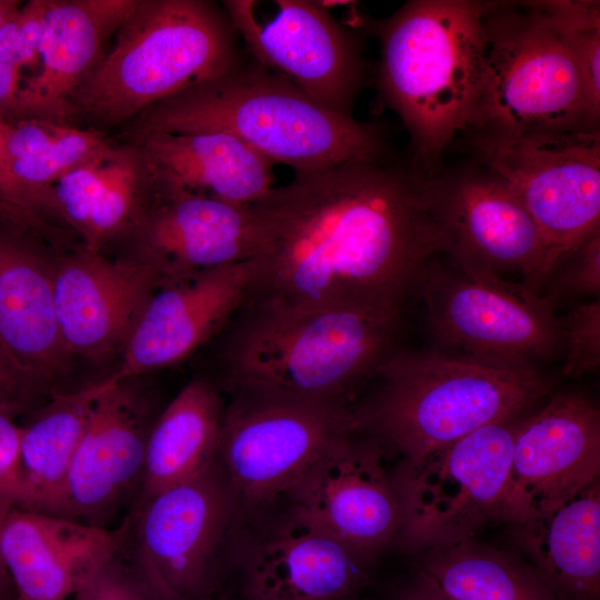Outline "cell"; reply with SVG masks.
<instances>
[{"label":"cell","instance_id":"cell-19","mask_svg":"<svg viewBox=\"0 0 600 600\" xmlns=\"http://www.w3.org/2000/svg\"><path fill=\"white\" fill-rule=\"evenodd\" d=\"M252 261L197 272L161 284L148 300L110 377L130 380L184 361L214 341L241 307Z\"/></svg>","mask_w":600,"mask_h":600},{"label":"cell","instance_id":"cell-10","mask_svg":"<svg viewBox=\"0 0 600 600\" xmlns=\"http://www.w3.org/2000/svg\"><path fill=\"white\" fill-rule=\"evenodd\" d=\"M416 294L442 349L529 366L559 351L554 310L521 282L442 254L426 268Z\"/></svg>","mask_w":600,"mask_h":600},{"label":"cell","instance_id":"cell-15","mask_svg":"<svg viewBox=\"0 0 600 600\" xmlns=\"http://www.w3.org/2000/svg\"><path fill=\"white\" fill-rule=\"evenodd\" d=\"M386 450L351 430L336 439L284 492L290 511L369 556L396 541L400 507Z\"/></svg>","mask_w":600,"mask_h":600},{"label":"cell","instance_id":"cell-25","mask_svg":"<svg viewBox=\"0 0 600 600\" xmlns=\"http://www.w3.org/2000/svg\"><path fill=\"white\" fill-rule=\"evenodd\" d=\"M156 180V170L142 147L133 141L111 142L71 169L52 186L60 220L90 251L123 237L141 217Z\"/></svg>","mask_w":600,"mask_h":600},{"label":"cell","instance_id":"cell-6","mask_svg":"<svg viewBox=\"0 0 600 600\" xmlns=\"http://www.w3.org/2000/svg\"><path fill=\"white\" fill-rule=\"evenodd\" d=\"M484 8L466 0L409 1L377 28L380 91L424 162L434 164L472 123L486 72Z\"/></svg>","mask_w":600,"mask_h":600},{"label":"cell","instance_id":"cell-34","mask_svg":"<svg viewBox=\"0 0 600 600\" xmlns=\"http://www.w3.org/2000/svg\"><path fill=\"white\" fill-rule=\"evenodd\" d=\"M73 597L74 600H164L119 547Z\"/></svg>","mask_w":600,"mask_h":600},{"label":"cell","instance_id":"cell-35","mask_svg":"<svg viewBox=\"0 0 600 600\" xmlns=\"http://www.w3.org/2000/svg\"><path fill=\"white\" fill-rule=\"evenodd\" d=\"M20 31L18 12L0 27V119L9 114L24 70L33 72L38 62V48Z\"/></svg>","mask_w":600,"mask_h":600},{"label":"cell","instance_id":"cell-5","mask_svg":"<svg viewBox=\"0 0 600 600\" xmlns=\"http://www.w3.org/2000/svg\"><path fill=\"white\" fill-rule=\"evenodd\" d=\"M226 11L204 0H138L79 88L72 126L128 124L149 107L216 78L242 58Z\"/></svg>","mask_w":600,"mask_h":600},{"label":"cell","instance_id":"cell-40","mask_svg":"<svg viewBox=\"0 0 600 600\" xmlns=\"http://www.w3.org/2000/svg\"><path fill=\"white\" fill-rule=\"evenodd\" d=\"M396 600H451L421 571L406 586Z\"/></svg>","mask_w":600,"mask_h":600},{"label":"cell","instance_id":"cell-2","mask_svg":"<svg viewBox=\"0 0 600 600\" xmlns=\"http://www.w3.org/2000/svg\"><path fill=\"white\" fill-rule=\"evenodd\" d=\"M127 129L129 140L153 132L227 133L293 172L384 152L374 126L327 108L284 77L242 59L224 73L149 107Z\"/></svg>","mask_w":600,"mask_h":600},{"label":"cell","instance_id":"cell-28","mask_svg":"<svg viewBox=\"0 0 600 600\" xmlns=\"http://www.w3.org/2000/svg\"><path fill=\"white\" fill-rule=\"evenodd\" d=\"M222 412L219 389L208 379L179 391L151 427L133 502L196 477L216 458Z\"/></svg>","mask_w":600,"mask_h":600},{"label":"cell","instance_id":"cell-32","mask_svg":"<svg viewBox=\"0 0 600 600\" xmlns=\"http://www.w3.org/2000/svg\"><path fill=\"white\" fill-rule=\"evenodd\" d=\"M559 350L563 352L564 376L580 377L600 364V300L576 303L558 317Z\"/></svg>","mask_w":600,"mask_h":600},{"label":"cell","instance_id":"cell-26","mask_svg":"<svg viewBox=\"0 0 600 600\" xmlns=\"http://www.w3.org/2000/svg\"><path fill=\"white\" fill-rule=\"evenodd\" d=\"M510 534L558 600L598 599L599 479L557 509L510 523Z\"/></svg>","mask_w":600,"mask_h":600},{"label":"cell","instance_id":"cell-12","mask_svg":"<svg viewBox=\"0 0 600 600\" xmlns=\"http://www.w3.org/2000/svg\"><path fill=\"white\" fill-rule=\"evenodd\" d=\"M217 457L238 509L283 496L340 436L354 430L352 406L231 392Z\"/></svg>","mask_w":600,"mask_h":600},{"label":"cell","instance_id":"cell-37","mask_svg":"<svg viewBox=\"0 0 600 600\" xmlns=\"http://www.w3.org/2000/svg\"><path fill=\"white\" fill-rule=\"evenodd\" d=\"M23 427L0 410V513L21 501V440Z\"/></svg>","mask_w":600,"mask_h":600},{"label":"cell","instance_id":"cell-20","mask_svg":"<svg viewBox=\"0 0 600 600\" xmlns=\"http://www.w3.org/2000/svg\"><path fill=\"white\" fill-rule=\"evenodd\" d=\"M158 271L137 260H112L81 247L53 261V298L68 354L103 358L124 344L150 297Z\"/></svg>","mask_w":600,"mask_h":600},{"label":"cell","instance_id":"cell-9","mask_svg":"<svg viewBox=\"0 0 600 600\" xmlns=\"http://www.w3.org/2000/svg\"><path fill=\"white\" fill-rule=\"evenodd\" d=\"M238 506L216 458L196 477L133 502L119 550L164 600H213Z\"/></svg>","mask_w":600,"mask_h":600},{"label":"cell","instance_id":"cell-13","mask_svg":"<svg viewBox=\"0 0 600 600\" xmlns=\"http://www.w3.org/2000/svg\"><path fill=\"white\" fill-rule=\"evenodd\" d=\"M222 8L254 61L351 116L362 58L352 36L319 1L226 0Z\"/></svg>","mask_w":600,"mask_h":600},{"label":"cell","instance_id":"cell-30","mask_svg":"<svg viewBox=\"0 0 600 600\" xmlns=\"http://www.w3.org/2000/svg\"><path fill=\"white\" fill-rule=\"evenodd\" d=\"M420 571L451 600H558L531 564L472 539L429 550Z\"/></svg>","mask_w":600,"mask_h":600},{"label":"cell","instance_id":"cell-24","mask_svg":"<svg viewBox=\"0 0 600 600\" xmlns=\"http://www.w3.org/2000/svg\"><path fill=\"white\" fill-rule=\"evenodd\" d=\"M38 236L0 218V344L43 384L69 357L53 298V261Z\"/></svg>","mask_w":600,"mask_h":600},{"label":"cell","instance_id":"cell-22","mask_svg":"<svg viewBox=\"0 0 600 600\" xmlns=\"http://www.w3.org/2000/svg\"><path fill=\"white\" fill-rule=\"evenodd\" d=\"M374 557L289 510L244 563L249 600H343L362 586Z\"/></svg>","mask_w":600,"mask_h":600},{"label":"cell","instance_id":"cell-43","mask_svg":"<svg viewBox=\"0 0 600 600\" xmlns=\"http://www.w3.org/2000/svg\"><path fill=\"white\" fill-rule=\"evenodd\" d=\"M0 218L10 221H17L19 218L0 200Z\"/></svg>","mask_w":600,"mask_h":600},{"label":"cell","instance_id":"cell-16","mask_svg":"<svg viewBox=\"0 0 600 600\" xmlns=\"http://www.w3.org/2000/svg\"><path fill=\"white\" fill-rule=\"evenodd\" d=\"M600 412L580 392L553 396L517 430L500 518L546 514L599 479Z\"/></svg>","mask_w":600,"mask_h":600},{"label":"cell","instance_id":"cell-23","mask_svg":"<svg viewBox=\"0 0 600 600\" xmlns=\"http://www.w3.org/2000/svg\"><path fill=\"white\" fill-rule=\"evenodd\" d=\"M118 547L116 530L20 508L0 513V549L17 600H66Z\"/></svg>","mask_w":600,"mask_h":600},{"label":"cell","instance_id":"cell-18","mask_svg":"<svg viewBox=\"0 0 600 600\" xmlns=\"http://www.w3.org/2000/svg\"><path fill=\"white\" fill-rule=\"evenodd\" d=\"M154 422V421H153ZM129 380L104 379L62 491L49 514L106 528L140 487L153 424Z\"/></svg>","mask_w":600,"mask_h":600},{"label":"cell","instance_id":"cell-7","mask_svg":"<svg viewBox=\"0 0 600 600\" xmlns=\"http://www.w3.org/2000/svg\"><path fill=\"white\" fill-rule=\"evenodd\" d=\"M486 4L481 97L469 130L483 136L598 129L588 111L571 28L538 2Z\"/></svg>","mask_w":600,"mask_h":600},{"label":"cell","instance_id":"cell-3","mask_svg":"<svg viewBox=\"0 0 600 600\" xmlns=\"http://www.w3.org/2000/svg\"><path fill=\"white\" fill-rule=\"evenodd\" d=\"M376 388L352 407L354 430L401 459L418 460L494 422L522 414L551 381L533 366L442 348L397 349L378 368Z\"/></svg>","mask_w":600,"mask_h":600},{"label":"cell","instance_id":"cell-17","mask_svg":"<svg viewBox=\"0 0 600 600\" xmlns=\"http://www.w3.org/2000/svg\"><path fill=\"white\" fill-rule=\"evenodd\" d=\"M154 170L151 197L124 237L132 240L133 259L153 267L162 284L256 257L259 232L251 206L190 191Z\"/></svg>","mask_w":600,"mask_h":600},{"label":"cell","instance_id":"cell-11","mask_svg":"<svg viewBox=\"0 0 600 600\" xmlns=\"http://www.w3.org/2000/svg\"><path fill=\"white\" fill-rule=\"evenodd\" d=\"M473 138L484 170L517 194L538 227L548 278L559 259L600 230L599 130Z\"/></svg>","mask_w":600,"mask_h":600},{"label":"cell","instance_id":"cell-39","mask_svg":"<svg viewBox=\"0 0 600 600\" xmlns=\"http://www.w3.org/2000/svg\"><path fill=\"white\" fill-rule=\"evenodd\" d=\"M42 386L24 372L0 344V410L10 414L23 408L42 390Z\"/></svg>","mask_w":600,"mask_h":600},{"label":"cell","instance_id":"cell-29","mask_svg":"<svg viewBox=\"0 0 600 600\" xmlns=\"http://www.w3.org/2000/svg\"><path fill=\"white\" fill-rule=\"evenodd\" d=\"M104 380L53 394L23 427L22 493L18 508L49 514L60 497L74 453Z\"/></svg>","mask_w":600,"mask_h":600},{"label":"cell","instance_id":"cell-36","mask_svg":"<svg viewBox=\"0 0 600 600\" xmlns=\"http://www.w3.org/2000/svg\"><path fill=\"white\" fill-rule=\"evenodd\" d=\"M0 200L30 229L44 239L59 237L52 219L62 222L54 208L43 198L26 188L11 172L0 140Z\"/></svg>","mask_w":600,"mask_h":600},{"label":"cell","instance_id":"cell-42","mask_svg":"<svg viewBox=\"0 0 600 600\" xmlns=\"http://www.w3.org/2000/svg\"><path fill=\"white\" fill-rule=\"evenodd\" d=\"M21 2L16 0H0V27L11 19L21 8Z\"/></svg>","mask_w":600,"mask_h":600},{"label":"cell","instance_id":"cell-8","mask_svg":"<svg viewBox=\"0 0 600 600\" xmlns=\"http://www.w3.org/2000/svg\"><path fill=\"white\" fill-rule=\"evenodd\" d=\"M520 416L484 426L421 459L400 460L390 477L400 507L396 541L402 549L469 540L500 518Z\"/></svg>","mask_w":600,"mask_h":600},{"label":"cell","instance_id":"cell-21","mask_svg":"<svg viewBox=\"0 0 600 600\" xmlns=\"http://www.w3.org/2000/svg\"><path fill=\"white\" fill-rule=\"evenodd\" d=\"M138 0H47L37 67L3 120L70 124L72 101Z\"/></svg>","mask_w":600,"mask_h":600},{"label":"cell","instance_id":"cell-33","mask_svg":"<svg viewBox=\"0 0 600 600\" xmlns=\"http://www.w3.org/2000/svg\"><path fill=\"white\" fill-rule=\"evenodd\" d=\"M600 292V230L566 253L552 268L539 294L551 306L564 298Z\"/></svg>","mask_w":600,"mask_h":600},{"label":"cell","instance_id":"cell-1","mask_svg":"<svg viewBox=\"0 0 600 600\" xmlns=\"http://www.w3.org/2000/svg\"><path fill=\"white\" fill-rule=\"evenodd\" d=\"M423 179L382 152L298 171L271 188L251 204L259 248L237 312H402L426 268L448 247Z\"/></svg>","mask_w":600,"mask_h":600},{"label":"cell","instance_id":"cell-41","mask_svg":"<svg viewBox=\"0 0 600 600\" xmlns=\"http://www.w3.org/2000/svg\"><path fill=\"white\" fill-rule=\"evenodd\" d=\"M11 591L16 593L13 583L4 566L0 549V600H16L14 598H11L9 596Z\"/></svg>","mask_w":600,"mask_h":600},{"label":"cell","instance_id":"cell-38","mask_svg":"<svg viewBox=\"0 0 600 600\" xmlns=\"http://www.w3.org/2000/svg\"><path fill=\"white\" fill-rule=\"evenodd\" d=\"M572 43L588 111L598 123L600 113V26L571 28Z\"/></svg>","mask_w":600,"mask_h":600},{"label":"cell","instance_id":"cell-31","mask_svg":"<svg viewBox=\"0 0 600 600\" xmlns=\"http://www.w3.org/2000/svg\"><path fill=\"white\" fill-rule=\"evenodd\" d=\"M0 140L13 176L54 210L53 183L112 142L99 130L36 119H0Z\"/></svg>","mask_w":600,"mask_h":600},{"label":"cell","instance_id":"cell-4","mask_svg":"<svg viewBox=\"0 0 600 600\" xmlns=\"http://www.w3.org/2000/svg\"><path fill=\"white\" fill-rule=\"evenodd\" d=\"M402 312L340 309L292 317L237 312L214 340L231 392L352 406L397 349Z\"/></svg>","mask_w":600,"mask_h":600},{"label":"cell","instance_id":"cell-27","mask_svg":"<svg viewBox=\"0 0 600 600\" xmlns=\"http://www.w3.org/2000/svg\"><path fill=\"white\" fill-rule=\"evenodd\" d=\"M130 141L160 173L197 193L251 206L273 188L274 163L227 133L153 132Z\"/></svg>","mask_w":600,"mask_h":600},{"label":"cell","instance_id":"cell-14","mask_svg":"<svg viewBox=\"0 0 600 600\" xmlns=\"http://www.w3.org/2000/svg\"><path fill=\"white\" fill-rule=\"evenodd\" d=\"M430 209L447 238L446 256L466 267L521 283L539 293L547 249L517 194L488 171L423 179Z\"/></svg>","mask_w":600,"mask_h":600}]
</instances>
